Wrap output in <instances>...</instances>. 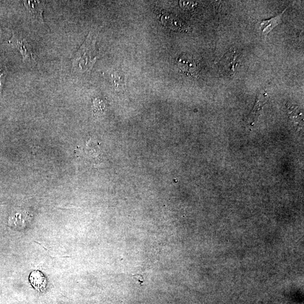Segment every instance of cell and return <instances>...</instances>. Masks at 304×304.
Returning a JSON list of instances; mask_svg holds the SVG:
<instances>
[{
    "label": "cell",
    "instance_id": "obj_1",
    "mask_svg": "<svg viewBox=\"0 0 304 304\" xmlns=\"http://www.w3.org/2000/svg\"><path fill=\"white\" fill-rule=\"evenodd\" d=\"M96 35L89 32L85 42L77 51L72 60V70L81 74L90 73L99 57L100 52L95 47Z\"/></svg>",
    "mask_w": 304,
    "mask_h": 304
},
{
    "label": "cell",
    "instance_id": "obj_2",
    "mask_svg": "<svg viewBox=\"0 0 304 304\" xmlns=\"http://www.w3.org/2000/svg\"><path fill=\"white\" fill-rule=\"evenodd\" d=\"M9 42L20 51L24 62L36 61V55L32 43L23 35L13 31Z\"/></svg>",
    "mask_w": 304,
    "mask_h": 304
},
{
    "label": "cell",
    "instance_id": "obj_3",
    "mask_svg": "<svg viewBox=\"0 0 304 304\" xmlns=\"http://www.w3.org/2000/svg\"><path fill=\"white\" fill-rule=\"evenodd\" d=\"M239 53L235 49H230L219 61V68L222 75L231 78L235 75L236 68L239 64Z\"/></svg>",
    "mask_w": 304,
    "mask_h": 304
},
{
    "label": "cell",
    "instance_id": "obj_4",
    "mask_svg": "<svg viewBox=\"0 0 304 304\" xmlns=\"http://www.w3.org/2000/svg\"><path fill=\"white\" fill-rule=\"evenodd\" d=\"M268 95L265 91H261L258 93L254 108L247 118V122L250 125H254L257 122L259 117L262 115L263 106L268 101Z\"/></svg>",
    "mask_w": 304,
    "mask_h": 304
},
{
    "label": "cell",
    "instance_id": "obj_5",
    "mask_svg": "<svg viewBox=\"0 0 304 304\" xmlns=\"http://www.w3.org/2000/svg\"><path fill=\"white\" fill-rule=\"evenodd\" d=\"M23 2L31 16L35 20L43 23V12L45 2L40 1H23Z\"/></svg>",
    "mask_w": 304,
    "mask_h": 304
},
{
    "label": "cell",
    "instance_id": "obj_6",
    "mask_svg": "<svg viewBox=\"0 0 304 304\" xmlns=\"http://www.w3.org/2000/svg\"><path fill=\"white\" fill-rule=\"evenodd\" d=\"M285 11V10L276 17L261 21V23L259 24V28L261 29L263 36H267L270 31H272L274 28L281 23L282 18H283Z\"/></svg>",
    "mask_w": 304,
    "mask_h": 304
},
{
    "label": "cell",
    "instance_id": "obj_7",
    "mask_svg": "<svg viewBox=\"0 0 304 304\" xmlns=\"http://www.w3.org/2000/svg\"><path fill=\"white\" fill-rule=\"evenodd\" d=\"M177 63L182 71L193 73L196 70L197 66L192 57L188 55L183 54L178 58Z\"/></svg>",
    "mask_w": 304,
    "mask_h": 304
},
{
    "label": "cell",
    "instance_id": "obj_8",
    "mask_svg": "<svg viewBox=\"0 0 304 304\" xmlns=\"http://www.w3.org/2000/svg\"><path fill=\"white\" fill-rule=\"evenodd\" d=\"M288 108V114L293 124L298 129L302 130L303 126V115L298 107L292 105Z\"/></svg>",
    "mask_w": 304,
    "mask_h": 304
},
{
    "label": "cell",
    "instance_id": "obj_9",
    "mask_svg": "<svg viewBox=\"0 0 304 304\" xmlns=\"http://www.w3.org/2000/svg\"><path fill=\"white\" fill-rule=\"evenodd\" d=\"M29 281L36 290H41L45 287L46 279L45 276L39 270L32 272L29 276Z\"/></svg>",
    "mask_w": 304,
    "mask_h": 304
},
{
    "label": "cell",
    "instance_id": "obj_10",
    "mask_svg": "<svg viewBox=\"0 0 304 304\" xmlns=\"http://www.w3.org/2000/svg\"><path fill=\"white\" fill-rule=\"evenodd\" d=\"M113 85L116 89H123L124 85V79L122 75L118 73H113L112 75Z\"/></svg>",
    "mask_w": 304,
    "mask_h": 304
},
{
    "label": "cell",
    "instance_id": "obj_11",
    "mask_svg": "<svg viewBox=\"0 0 304 304\" xmlns=\"http://www.w3.org/2000/svg\"><path fill=\"white\" fill-rule=\"evenodd\" d=\"M6 76V69H0V94H1L2 89L5 81Z\"/></svg>",
    "mask_w": 304,
    "mask_h": 304
},
{
    "label": "cell",
    "instance_id": "obj_12",
    "mask_svg": "<svg viewBox=\"0 0 304 304\" xmlns=\"http://www.w3.org/2000/svg\"><path fill=\"white\" fill-rule=\"evenodd\" d=\"M180 5L184 9H190L195 6V3L191 1H180Z\"/></svg>",
    "mask_w": 304,
    "mask_h": 304
}]
</instances>
